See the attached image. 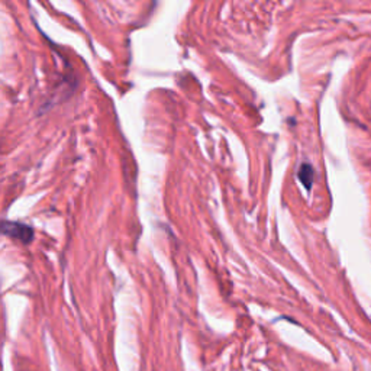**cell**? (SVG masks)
Returning <instances> with one entry per match:
<instances>
[{"label": "cell", "instance_id": "cell-2", "mask_svg": "<svg viewBox=\"0 0 371 371\" xmlns=\"http://www.w3.org/2000/svg\"><path fill=\"white\" fill-rule=\"evenodd\" d=\"M299 179H301V182L303 183V186L306 189L312 187V183H313V169L309 166V164H303V166L301 167Z\"/></svg>", "mask_w": 371, "mask_h": 371}, {"label": "cell", "instance_id": "cell-1", "mask_svg": "<svg viewBox=\"0 0 371 371\" xmlns=\"http://www.w3.org/2000/svg\"><path fill=\"white\" fill-rule=\"evenodd\" d=\"M4 234L15 238L23 244H28L33 239V229L31 226H28L26 224L22 222H11V221H5L4 222Z\"/></svg>", "mask_w": 371, "mask_h": 371}]
</instances>
